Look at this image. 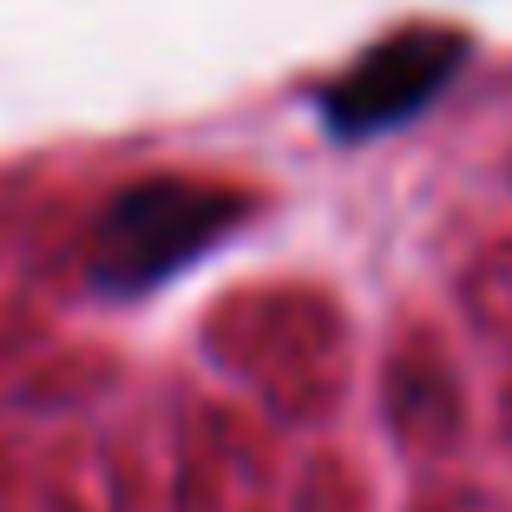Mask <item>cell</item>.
I'll return each instance as SVG.
<instances>
[{"label": "cell", "mask_w": 512, "mask_h": 512, "mask_svg": "<svg viewBox=\"0 0 512 512\" xmlns=\"http://www.w3.org/2000/svg\"><path fill=\"white\" fill-rule=\"evenodd\" d=\"M250 197L197 178H138L112 197L86 250V283L99 296H151L197 256H211L243 224Z\"/></svg>", "instance_id": "cell-1"}, {"label": "cell", "mask_w": 512, "mask_h": 512, "mask_svg": "<svg viewBox=\"0 0 512 512\" xmlns=\"http://www.w3.org/2000/svg\"><path fill=\"white\" fill-rule=\"evenodd\" d=\"M473 40L453 27H407L394 40L368 46L335 86H322V125L329 138H375L394 125L421 119L440 92L453 86V73L467 66Z\"/></svg>", "instance_id": "cell-2"}]
</instances>
